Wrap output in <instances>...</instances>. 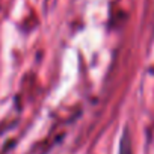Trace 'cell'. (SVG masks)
Here are the masks:
<instances>
[{"mask_svg": "<svg viewBox=\"0 0 154 154\" xmlns=\"http://www.w3.org/2000/svg\"><path fill=\"white\" fill-rule=\"evenodd\" d=\"M119 154H133L131 152V143H130V136L125 130V133L122 134L121 143H119Z\"/></svg>", "mask_w": 154, "mask_h": 154, "instance_id": "cell-1", "label": "cell"}]
</instances>
